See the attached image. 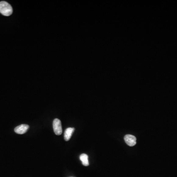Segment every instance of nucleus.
Segmentation results:
<instances>
[{
	"label": "nucleus",
	"instance_id": "f257e3e1",
	"mask_svg": "<svg viewBox=\"0 0 177 177\" xmlns=\"http://www.w3.org/2000/svg\"><path fill=\"white\" fill-rule=\"evenodd\" d=\"M13 9L10 4L5 1L0 2V13L4 16H9L12 15Z\"/></svg>",
	"mask_w": 177,
	"mask_h": 177
},
{
	"label": "nucleus",
	"instance_id": "f03ea898",
	"mask_svg": "<svg viewBox=\"0 0 177 177\" xmlns=\"http://www.w3.org/2000/svg\"><path fill=\"white\" fill-rule=\"evenodd\" d=\"M53 127L54 133L56 135H60L62 133V126L61 122L58 119H55L53 122Z\"/></svg>",
	"mask_w": 177,
	"mask_h": 177
},
{
	"label": "nucleus",
	"instance_id": "7ed1b4c3",
	"mask_svg": "<svg viewBox=\"0 0 177 177\" xmlns=\"http://www.w3.org/2000/svg\"><path fill=\"white\" fill-rule=\"evenodd\" d=\"M126 143L129 146H134L136 144V138L133 135L127 134L124 137Z\"/></svg>",
	"mask_w": 177,
	"mask_h": 177
},
{
	"label": "nucleus",
	"instance_id": "20e7f679",
	"mask_svg": "<svg viewBox=\"0 0 177 177\" xmlns=\"http://www.w3.org/2000/svg\"><path fill=\"white\" fill-rule=\"evenodd\" d=\"M29 128V126L28 125L23 124L16 127L14 129V131L16 133L22 134L26 133Z\"/></svg>",
	"mask_w": 177,
	"mask_h": 177
},
{
	"label": "nucleus",
	"instance_id": "39448f33",
	"mask_svg": "<svg viewBox=\"0 0 177 177\" xmlns=\"http://www.w3.org/2000/svg\"><path fill=\"white\" fill-rule=\"evenodd\" d=\"M75 130L74 128L69 127L65 129L64 133V139L66 141H68L72 137V134Z\"/></svg>",
	"mask_w": 177,
	"mask_h": 177
},
{
	"label": "nucleus",
	"instance_id": "423d86ee",
	"mask_svg": "<svg viewBox=\"0 0 177 177\" xmlns=\"http://www.w3.org/2000/svg\"><path fill=\"white\" fill-rule=\"evenodd\" d=\"M80 159L83 165L87 166L89 165V160H88V156L87 154H81L80 156Z\"/></svg>",
	"mask_w": 177,
	"mask_h": 177
}]
</instances>
